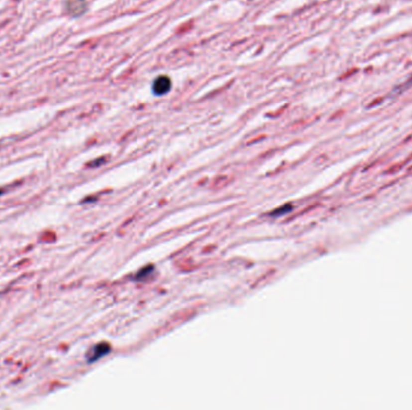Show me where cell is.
Here are the masks:
<instances>
[{"label": "cell", "mask_w": 412, "mask_h": 410, "mask_svg": "<svg viewBox=\"0 0 412 410\" xmlns=\"http://www.w3.org/2000/svg\"><path fill=\"white\" fill-rule=\"evenodd\" d=\"M5 193V190L4 189H1V188H0V196H1L2 194H4Z\"/></svg>", "instance_id": "cell-4"}, {"label": "cell", "mask_w": 412, "mask_h": 410, "mask_svg": "<svg viewBox=\"0 0 412 410\" xmlns=\"http://www.w3.org/2000/svg\"><path fill=\"white\" fill-rule=\"evenodd\" d=\"M110 349H111L110 345L106 344V343H100V344L93 346L92 350L89 351V354L87 355V362L93 363L99 359H102L103 356H105V355L109 354Z\"/></svg>", "instance_id": "cell-2"}, {"label": "cell", "mask_w": 412, "mask_h": 410, "mask_svg": "<svg viewBox=\"0 0 412 410\" xmlns=\"http://www.w3.org/2000/svg\"><path fill=\"white\" fill-rule=\"evenodd\" d=\"M171 88V80L168 76H159L154 80L153 86H152V89H153V93L155 95H164L166 94Z\"/></svg>", "instance_id": "cell-3"}, {"label": "cell", "mask_w": 412, "mask_h": 410, "mask_svg": "<svg viewBox=\"0 0 412 410\" xmlns=\"http://www.w3.org/2000/svg\"><path fill=\"white\" fill-rule=\"evenodd\" d=\"M87 10L86 0H66V12L73 17H79Z\"/></svg>", "instance_id": "cell-1"}]
</instances>
